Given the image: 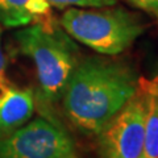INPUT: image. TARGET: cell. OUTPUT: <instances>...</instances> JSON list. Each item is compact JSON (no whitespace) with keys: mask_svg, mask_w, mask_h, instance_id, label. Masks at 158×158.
Returning <instances> with one entry per match:
<instances>
[{"mask_svg":"<svg viewBox=\"0 0 158 158\" xmlns=\"http://www.w3.org/2000/svg\"><path fill=\"white\" fill-rule=\"evenodd\" d=\"M135 67L111 56L79 59L62 94V107L74 125L98 135L138 88Z\"/></svg>","mask_w":158,"mask_h":158,"instance_id":"6da1fadb","label":"cell"},{"mask_svg":"<svg viewBox=\"0 0 158 158\" xmlns=\"http://www.w3.org/2000/svg\"><path fill=\"white\" fill-rule=\"evenodd\" d=\"M15 41L19 52L33 62L42 98L59 100L81 59L75 40L54 21L23 27L15 33Z\"/></svg>","mask_w":158,"mask_h":158,"instance_id":"7a4b0ae2","label":"cell"},{"mask_svg":"<svg viewBox=\"0 0 158 158\" xmlns=\"http://www.w3.org/2000/svg\"><path fill=\"white\" fill-rule=\"evenodd\" d=\"M59 25L75 41L98 54L115 57L124 53L145 32L138 15L116 4L92 8H67Z\"/></svg>","mask_w":158,"mask_h":158,"instance_id":"3957f363","label":"cell"},{"mask_svg":"<svg viewBox=\"0 0 158 158\" xmlns=\"http://www.w3.org/2000/svg\"><path fill=\"white\" fill-rule=\"evenodd\" d=\"M71 137L44 117L25 123L0 138V158H74Z\"/></svg>","mask_w":158,"mask_h":158,"instance_id":"277c9868","label":"cell"},{"mask_svg":"<svg viewBox=\"0 0 158 158\" xmlns=\"http://www.w3.org/2000/svg\"><path fill=\"white\" fill-rule=\"evenodd\" d=\"M144 118L145 92L138 81L136 94L98 133L99 158H141Z\"/></svg>","mask_w":158,"mask_h":158,"instance_id":"5b68a950","label":"cell"},{"mask_svg":"<svg viewBox=\"0 0 158 158\" xmlns=\"http://www.w3.org/2000/svg\"><path fill=\"white\" fill-rule=\"evenodd\" d=\"M34 112V94L19 87L8 78L0 79V133L8 135L31 120Z\"/></svg>","mask_w":158,"mask_h":158,"instance_id":"8992f818","label":"cell"},{"mask_svg":"<svg viewBox=\"0 0 158 158\" xmlns=\"http://www.w3.org/2000/svg\"><path fill=\"white\" fill-rule=\"evenodd\" d=\"M57 21L46 0H0V25L23 28Z\"/></svg>","mask_w":158,"mask_h":158,"instance_id":"52a82bcc","label":"cell"},{"mask_svg":"<svg viewBox=\"0 0 158 158\" xmlns=\"http://www.w3.org/2000/svg\"><path fill=\"white\" fill-rule=\"evenodd\" d=\"M145 92L144 150L141 158H158V74L153 78L140 77Z\"/></svg>","mask_w":158,"mask_h":158,"instance_id":"ba28073f","label":"cell"},{"mask_svg":"<svg viewBox=\"0 0 158 158\" xmlns=\"http://www.w3.org/2000/svg\"><path fill=\"white\" fill-rule=\"evenodd\" d=\"M49 6L56 9L67 8H92V7H106L113 6L117 0H46Z\"/></svg>","mask_w":158,"mask_h":158,"instance_id":"9c48e42d","label":"cell"},{"mask_svg":"<svg viewBox=\"0 0 158 158\" xmlns=\"http://www.w3.org/2000/svg\"><path fill=\"white\" fill-rule=\"evenodd\" d=\"M128 4L141 11L156 13L158 11V0H125Z\"/></svg>","mask_w":158,"mask_h":158,"instance_id":"30bf717a","label":"cell"},{"mask_svg":"<svg viewBox=\"0 0 158 158\" xmlns=\"http://www.w3.org/2000/svg\"><path fill=\"white\" fill-rule=\"evenodd\" d=\"M2 37H3V28L0 25V79L7 78V58L4 56V52H3Z\"/></svg>","mask_w":158,"mask_h":158,"instance_id":"8fae6325","label":"cell"},{"mask_svg":"<svg viewBox=\"0 0 158 158\" xmlns=\"http://www.w3.org/2000/svg\"><path fill=\"white\" fill-rule=\"evenodd\" d=\"M154 15H156V17H157V20H158V11H157V12H156Z\"/></svg>","mask_w":158,"mask_h":158,"instance_id":"7c38bea8","label":"cell"},{"mask_svg":"<svg viewBox=\"0 0 158 158\" xmlns=\"http://www.w3.org/2000/svg\"><path fill=\"white\" fill-rule=\"evenodd\" d=\"M74 158H78V157H74Z\"/></svg>","mask_w":158,"mask_h":158,"instance_id":"4fadbf2b","label":"cell"}]
</instances>
